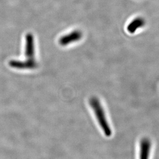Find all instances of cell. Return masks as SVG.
<instances>
[{
    "label": "cell",
    "mask_w": 159,
    "mask_h": 159,
    "mask_svg": "<svg viewBox=\"0 0 159 159\" xmlns=\"http://www.w3.org/2000/svg\"><path fill=\"white\" fill-rule=\"evenodd\" d=\"M152 148V142L147 138H143L140 142L139 159H149Z\"/></svg>",
    "instance_id": "cell-4"
},
{
    "label": "cell",
    "mask_w": 159,
    "mask_h": 159,
    "mask_svg": "<svg viewBox=\"0 0 159 159\" xmlns=\"http://www.w3.org/2000/svg\"><path fill=\"white\" fill-rule=\"evenodd\" d=\"M89 104L93 110L96 119L104 134L107 137L111 136L112 131L108 120H107L105 111L99 99L93 96L89 100Z\"/></svg>",
    "instance_id": "cell-2"
},
{
    "label": "cell",
    "mask_w": 159,
    "mask_h": 159,
    "mask_svg": "<svg viewBox=\"0 0 159 159\" xmlns=\"http://www.w3.org/2000/svg\"><path fill=\"white\" fill-rule=\"evenodd\" d=\"M82 37V33L80 30H74L67 35H64L60 38L59 43L62 46H66L73 42L78 41Z\"/></svg>",
    "instance_id": "cell-3"
},
{
    "label": "cell",
    "mask_w": 159,
    "mask_h": 159,
    "mask_svg": "<svg viewBox=\"0 0 159 159\" xmlns=\"http://www.w3.org/2000/svg\"><path fill=\"white\" fill-rule=\"evenodd\" d=\"M34 38L31 34L26 36L25 60H12L9 62V66L18 70H34L37 67V63L35 58Z\"/></svg>",
    "instance_id": "cell-1"
},
{
    "label": "cell",
    "mask_w": 159,
    "mask_h": 159,
    "mask_svg": "<svg viewBox=\"0 0 159 159\" xmlns=\"http://www.w3.org/2000/svg\"><path fill=\"white\" fill-rule=\"evenodd\" d=\"M144 25V21L141 18H138L133 20L128 25L127 27L128 31L130 33H134L137 30L142 27Z\"/></svg>",
    "instance_id": "cell-5"
}]
</instances>
